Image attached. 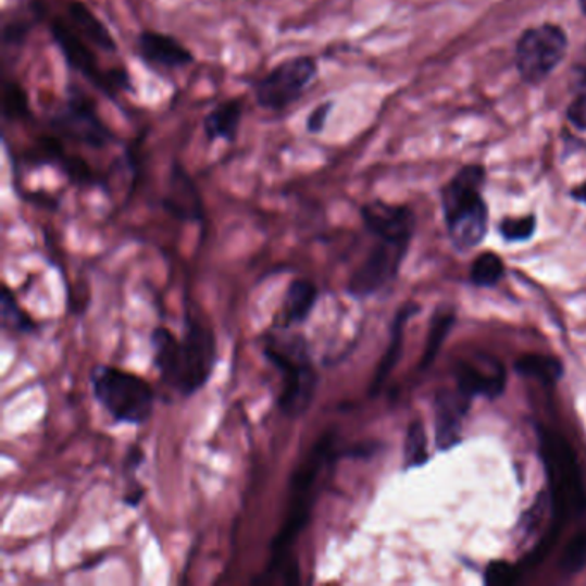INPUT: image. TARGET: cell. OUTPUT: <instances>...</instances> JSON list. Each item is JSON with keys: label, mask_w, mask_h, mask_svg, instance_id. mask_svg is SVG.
Instances as JSON below:
<instances>
[{"label": "cell", "mask_w": 586, "mask_h": 586, "mask_svg": "<svg viewBox=\"0 0 586 586\" xmlns=\"http://www.w3.org/2000/svg\"><path fill=\"white\" fill-rule=\"evenodd\" d=\"M342 458H346V446H339V437L331 428L320 435L303 461L296 466L289 479V514L272 541V561L265 574L260 576V583H274L279 574L284 583L300 582V566L292 558V546L312 520L320 490H324L325 482L333 476L337 461Z\"/></svg>", "instance_id": "cell-1"}, {"label": "cell", "mask_w": 586, "mask_h": 586, "mask_svg": "<svg viewBox=\"0 0 586 586\" xmlns=\"http://www.w3.org/2000/svg\"><path fill=\"white\" fill-rule=\"evenodd\" d=\"M262 354L280 375V413L289 420L303 419L319 389V372L307 337L289 333V328H275L263 334Z\"/></svg>", "instance_id": "cell-2"}, {"label": "cell", "mask_w": 586, "mask_h": 586, "mask_svg": "<svg viewBox=\"0 0 586 586\" xmlns=\"http://www.w3.org/2000/svg\"><path fill=\"white\" fill-rule=\"evenodd\" d=\"M90 387L114 425H147L155 410V392L141 375L112 365H95Z\"/></svg>", "instance_id": "cell-3"}, {"label": "cell", "mask_w": 586, "mask_h": 586, "mask_svg": "<svg viewBox=\"0 0 586 586\" xmlns=\"http://www.w3.org/2000/svg\"><path fill=\"white\" fill-rule=\"evenodd\" d=\"M484 183V169L467 165L444 188L442 207L447 233L458 250H472L487 234L488 210L482 198Z\"/></svg>", "instance_id": "cell-4"}, {"label": "cell", "mask_w": 586, "mask_h": 586, "mask_svg": "<svg viewBox=\"0 0 586 586\" xmlns=\"http://www.w3.org/2000/svg\"><path fill=\"white\" fill-rule=\"evenodd\" d=\"M540 456L549 479L552 500V532L570 518L578 516L586 508L585 484L573 447L562 435L549 428H538Z\"/></svg>", "instance_id": "cell-5"}, {"label": "cell", "mask_w": 586, "mask_h": 586, "mask_svg": "<svg viewBox=\"0 0 586 586\" xmlns=\"http://www.w3.org/2000/svg\"><path fill=\"white\" fill-rule=\"evenodd\" d=\"M219 363L217 337L213 328L194 312L183 316V336L177 342L176 366L169 389L180 398H194L209 386Z\"/></svg>", "instance_id": "cell-6"}, {"label": "cell", "mask_w": 586, "mask_h": 586, "mask_svg": "<svg viewBox=\"0 0 586 586\" xmlns=\"http://www.w3.org/2000/svg\"><path fill=\"white\" fill-rule=\"evenodd\" d=\"M49 32L52 35L53 43L61 50L67 67L74 73L82 74L83 78L87 79L91 87L97 88L100 93L105 95L107 99H117L121 91L124 93L135 91L132 74L127 73L126 67L117 66L112 67V70H102L93 47L74 32L66 17H52L49 23Z\"/></svg>", "instance_id": "cell-7"}, {"label": "cell", "mask_w": 586, "mask_h": 586, "mask_svg": "<svg viewBox=\"0 0 586 586\" xmlns=\"http://www.w3.org/2000/svg\"><path fill=\"white\" fill-rule=\"evenodd\" d=\"M49 132L62 141L105 150L120 144V138L100 117L97 107L78 87L67 88V97L58 111L50 115Z\"/></svg>", "instance_id": "cell-8"}, {"label": "cell", "mask_w": 586, "mask_h": 586, "mask_svg": "<svg viewBox=\"0 0 586 586\" xmlns=\"http://www.w3.org/2000/svg\"><path fill=\"white\" fill-rule=\"evenodd\" d=\"M319 76V61L313 55H296L279 62L253 85L257 105L263 111L283 112L300 102Z\"/></svg>", "instance_id": "cell-9"}, {"label": "cell", "mask_w": 586, "mask_h": 586, "mask_svg": "<svg viewBox=\"0 0 586 586\" xmlns=\"http://www.w3.org/2000/svg\"><path fill=\"white\" fill-rule=\"evenodd\" d=\"M410 241V238L377 236L366 259L349 277L346 292L353 296L354 300H366L384 291L398 277Z\"/></svg>", "instance_id": "cell-10"}, {"label": "cell", "mask_w": 586, "mask_h": 586, "mask_svg": "<svg viewBox=\"0 0 586 586\" xmlns=\"http://www.w3.org/2000/svg\"><path fill=\"white\" fill-rule=\"evenodd\" d=\"M568 35L561 26L540 25L526 29L516 46V67L523 82H546L566 58Z\"/></svg>", "instance_id": "cell-11"}, {"label": "cell", "mask_w": 586, "mask_h": 586, "mask_svg": "<svg viewBox=\"0 0 586 586\" xmlns=\"http://www.w3.org/2000/svg\"><path fill=\"white\" fill-rule=\"evenodd\" d=\"M160 207L171 217L186 224H203L205 222V203L200 189L188 169L174 160L165 180V191L160 198Z\"/></svg>", "instance_id": "cell-12"}, {"label": "cell", "mask_w": 586, "mask_h": 586, "mask_svg": "<svg viewBox=\"0 0 586 586\" xmlns=\"http://www.w3.org/2000/svg\"><path fill=\"white\" fill-rule=\"evenodd\" d=\"M135 52L150 70L179 71L195 62V53L183 41L155 29H144L136 37Z\"/></svg>", "instance_id": "cell-13"}, {"label": "cell", "mask_w": 586, "mask_h": 586, "mask_svg": "<svg viewBox=\"0 0 586 586\" xmlns=\"http://www.w3.org/2000/svg\"><path fill=\"white\" fill-rule=\"evenodd\" d=\"M360 215L363 226L373 238L387 236V238L411 239L413 236L414 215L408 207L373 200L361 205Z\"/></svg>", "instance_id": "cell-14"}, {"label": "cell", "mask_w": 586, "mask_h": 586, "mask_svg": "<svg viewBox=\"0 0 586 586\" xmlns=\"http://www.w3.org/2000/svg\"><path fill=\"white\" fill-rule=\"evenodd\" d=\"M458 386L461 392L473 396H485V398H497L504 392L506 372L504 366L497 363L493 358L461 363L456 370Z\"/></svg>", "instance_id": "cell-15"}, {"label": "cell", "mask_w": 586, "mask_h": 586, "mask_svg": "<svg viewBox=\"0 0 586 586\" xmlns=\"http://www.w3.org/2000/svg\"><path fill=\"white\" fill-rule=\"evenodd\" d=\"M470 407V396L464 392H442L435 401V435L440 449H451L460 442L464 414Z\"/></svg>", "instance_id": "cell-16"}, {"label": "cell", "mask_w": 586, "mask_h": 586, "mask_svg": "<svg viewBox=\"0 0 586 586\" xmlns=\"http://www.w3.org/2000/svg\"><path fill=\"white\" fill-rule=\"evenodd\" d=\"M67 23L73 26L74 32L87 40L95 50L100 52H117V41L105 23L88 8L83 0H70L66 4Z\"/></svg>", "instance_id": "cell-17"}, {"label": "cell", "mask_w": 586, "mask_h": 586, "mask_svg": "<svg viewBox=\"0 0 586 586\" xmlns=\"http://www.w3.org/2000/svg\"><path fill=\"white\" fill-rule=\"evenodd\" d=\"M320 300V289L308 279H296L289 284L283 308L277 315V328H292L307 324Z\"/></svg>", "instance_id": "cell-18"}, {"label": "cell", "mask_w": 586, "mask_h": 586, "mask_svg": "<svg viewBox=\"0 0 586 586\" xmlns=\"http://www.w3.org/2000/svg\"><path fill=\"white\" fill-rule=\"evenodd\" d=\"M245 103L241 99H229L217 103L212 111L203 117V133L209 144L224 141L236 144L241 129Z\"/></svg>", "instance_id": "cell-19"}, {"label": "cell", "mask_w": 586, "mask_h": 586, "mask_svg": "<svg viewBox=\"0 0 586 586\" xmlns=\"http://www.w3.org/2000/svg\"><path fill=\"white\" fill-rule=\"evenodd\" d=\"M413 313V308L404 307L399 310L398 315L394 319L392 327H390L389 346H387L386 353H384L382 360L378 361L377 370H375V375L372 378V386H370V396H377L381 392L387 378L390 377V373L398 365L399 358H401L402 340H404V325H407L408 319Z\"/></svg>", "instance_id": "cell-20"}, {"label": "cell", "mask_w": 586, "mask_h": 586, "mask_svg": "<svg viewBox=\"0 0 586 586\" xmlns=\"http://www.w3.org/2000/svg\"><path fill=\"white\" fill-rule=\"evenodd\" d=\"M0 313H2V328L11 336H37L40 333V324L26 312L25 308L21 307L16 295L8 284L2 286Z\"/></svg>", "instance_id": "cell-21"}, {"label": "cell", "mask_w": 586, "mask_h": 586, "mask_svg": "<svg viewBox=\"0 0 586 586\" xmlns=\"http://www.w3.org/2000/svg\"><path fill=\"white\" fill-rule=\"evenodd\" d=\"M177 342L179 337L171 328H153L150 333V348H152V365L159 373L160 381L165 386L171 387L174 377V366H176Z\"/></svg>", "instance_id": "cell-22"}, {"label": "cell", "mask_w": 586, "mask_h": 586, "mask_svg": "<svg viewBox=\"0 0 586 586\" xmlns=\"http://www.w3.org/2000/svg\"><path fill=\"white\" fill-rule=\"evenodd\" d=\"M516 370L523 377L537 378L541 384H556L562 375V363L547 354H526L516 361Z\"/></svg>", "instance_id": "cell-23"}, {"label": "cell", "mask_w": 586, "mask_h": 586, "mask_svg": "<svg viewBox=\"0 0 586 586\" xmlns=\"http://www.w3.org/2000/svg\"><path fill=\"white\" fill-rule=\"evenodd\" d=\"M4 120L28 121L34 117L29 107L28 91L21 87L16 79H5L4 83Z\"/></svg>", "instance_id": "cell-24"}, {"label": "cell", "mask_w": 586, "mask_h": 586, "mask_svg": "<svg viewBox=\"0 0 586 586\" xmlns=\"http://www.w3.org/2000/svg\"><path fill=\"white\" fill-rule=\"evenodd\" d=\"M428 451H426L425 426L420 420H414L407 431L404 440V466L419 467L426 463Z\"/></svg>", "instance_id": "cell-25"}, {"label": "cell", "mask_w": 586, "mask_h": 586, "mask_svg": "<svg viewBox=\"0 0 586 586\" xmlns=\"http://www.w3.org/2000/svg\"><path fill=\"white\" fill-rule=\"evenodd\" d=\"M504 274V263L496 253L479 254L472 266V280L476 286H494Z\"/></svg>", "instance_id": "cell-26"}, {"label": "cell", "mask_w": 586, "mask_h": 586, "mask_svg": "<svg viewBox=\"0 0 586 586\" xmlns=\"http://www.w3.org/2000/svg\"><path fill=\"white\" fill-rule=\"evenodd\" d=\"M586 566V525L583 526L579 532H576L573 538H571L570 544H568L566 549L562 552L561 562H559V568H561L562 573L564 574H576Z\"/></svg>", "instance_id": "cell-27"}, {"label": "cell", "mask_w": 586, "mask_h": 586, "mask_svg": "<svg viewBox=\"0 0 586 586\" xmlns=\"http://www.w3.org/2000/svg\"><path fill=\"white\" fill-rule=\"evenodd\" d=\"M452 322H454V319H452L451 313H444V315L437 316L432 322L431 334L426 337L425 353H423L422 358V369H428V365H431L437 353H439L444 339H446L447 334L451 331Z\"/></svg>", "instance_id": "cell-28"}, {"label": "cell", "mask_w": 586, "mask_h": 586, "mask_svg": "<svg viewBox=\"0 0 586 586\" xmlns=\"http://www.w3.org/2000/svg\"><path fill=\"white\" fill-rule=\"evenodd\" d=\"M537 227V219L533 215H526V217L506 219L500 224V234L504 236L508 241H525V239L532 238Z\"/></svg>", "instance_id": "cell-29"}, {"label": "cell", "mask_w": 586, "mask_h": 586, "mask_svg": "<svg viewBox=\"0 0 586 586\" xmlns=\"http://www.w3.org/2000/svg\"><path fill=\"white\" fill-rule=\"evenodd\" d=\"M516 568L504 561L493 562V564L487 568V571H485V582H487L488 585H513V583L516 582Z\"/></svg>", "instance_id": "cell-30"}, {"label": "cell", "mask_w": 586, "mask_h": 586, "mask_svg": "<svg viewBox=\"0 0 586 586\" xmlns=\"http://www.w3.org/2000/svg\"><path fill=\"white\" fill-rule=\"evenodd\" d=\"M336 103L333 100H325V102L319 103V105L313 109L307 117V132L310 135H320L324 133L325 127H327L328 117L333 114V109Z\"/></svg>", "instance_id": "cell-31"}, {"label": "cell", "mask_w": 586, "mask_h": 586, "mask_svg": "<svg viewBox=\"0 0 586 586\" xmlns=\"http://www.w3.org/2000/svg\"><path fill=\"white\" fill-rule=\"evenodd\" d=\"M29 23H26V21L21 20H13L9 25L4 26V35H2V41H4L5 49H9V47H13V49H17V47L25 46L26 37H28L29 34Z\"/></svg>", "instance_id": "cell-32"}, {"label": "cell", "mask_w": 586, "mask_h": 586, "mask_svg": "<svg viewBox=\"0 0 586 586\" xmlns=\"http://www.w3.org/2000/svg\"><path fill=\"white\" fill-rule=\"evenodd\" d=\"M145 460H147V452H145V449L140 444H132V446L127 447L123 460V472L127 482L136 479V473L144 466Z\"/></svg>", "instance_id": "cell-33"}, {"label": "cell", "mask_w": 586, "mask_h": 586, "mask_svg": "<svg viewBox=\"0 0 586 586\" xmlns=\"http://www.w3.org/2000/svg\"><path fill=\"white\" fill-rule=\"evenodd\" d=\"M145 496H147V488H145V485H141L138 479H132V482H127L126 493H124L121 502H123L126 508L135 509L144 502Z\"/></svg>", "instance_id": "cell-34"}, {"label": "cell", "mask_w": 586, "mask_h": 586, "mask_svg": "<svg viewBox=\"0 0 586 586\" xmlns=\"http://www.w3.org/2000/svg\"><path fill=\"white\" fill-rule=\"evenodd\" d=\"M568 120L574 126L586 132V93H583L582 97L571 103L570 109H568Z\"/></svg>", "instance_id": "cell-35"}, {"label": "cell", "mask_w": 586, "mask_h": 586, "mask_svg": "<svg viewBox=\"0 0 586 586\" xmlns=\"http://www.w3.org/2000/svg\"><path fill=\"white\" fill-rule=\"evenodd\" d=\"M571 197L574 198V200L582 201V203H586V180L583 183V185L576 186V188L571 191Z\"/></svg>", "instance_id": "cell-36"}, {"label": "cell", "mask_w": 586, "mask_h": 586, "mask_svg": "<svg viewBox=\"0 0 586 586\" xmlns=\"http://www.w3.org/2000/svg\"><path fill=\"white\" fill-rule=\"evenodd\" d=\"M579 9H582V13L586 16V0H579Z\"/></svg>", "instance_id": "cell-37"}, {"label": "cell", "mask_w": 586, "mask_h": 586, "mask_svg": "<svg viewBox=\"0 0 586 586\" xmlns=\"http://www.w3.org/2000/svg\"><path fill=\"white\" fill-rule=\"evenodd\" d=\"M582 88L583 90H585V93H586V70H585V74H583Z\"/></svg>", "instance_id": "cell-38"}]
</instances>
